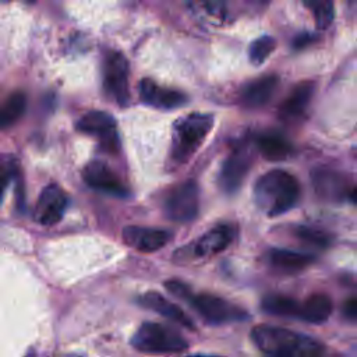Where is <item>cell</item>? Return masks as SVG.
Instances as JSON below:
<instances>
[{"mask_svg":"<svg viewBox=\"0 0 357 357\" xmlns=\"http://www.w3.org/2000/svg\"><path fill=\"white\" fill-rule=\"evenodd\" d=\"M251 340L268 357H324L326 351L315 337L268 324L254 326Z\"/></svg>","mask_w":357,"mask_h":357,"instance_id":"obj_1","label":"cell"},{"mask_svg":"<svg viewBox=\"0 0 357 357\" xmlns=\"http://www.w3.org/2000/svg\"><path fill=\"white\" fill-rule=\"evenodd\" d=\"M252 194L262 212L268 216H278L296 205L300 197V184L289 172L273 169L259 176Z\"/></svg>","mask_w":357,"mask_h":357,"instance_id":"obj_2","label":"cell"},{"mask_svg":"<svg viewBox=\"0 0 357 357\" xmlns=\"http://www.w3.org/2000/svg\"><path fill=\"white\" fill-rule=\"evenodd\" d=\"M213 127L211 113L194 112L177 119L172 128L169 158L176 165L185 163L202 145Z\"/></svg>","mask_w":357,"mask_h":357,"instance_id":"obj_3","label":"cell"},{"mask_svg":"<svg viewBox=\"0 0 357 357\" xmlns=\"http://www.w3.org/2000/svg\"><path fill=\"white\" fill-rule=\"evenodd\" d=\"M131 346L142 353H180L188 347L185 337L159 322L141 324L131 336Z\"/></svg>","mask_w":357,"mask_h":357,"instance_id":"obj_4","label":"cell"},{"mask_svg":"<svg viewBox=\"0 0 357 357\" xmlns=\"http://www.w3.org/2000/svg\"><path fill=\"white\" fill-rule=\"evenodd\" d=\"M185 301L208 324H212V325L241 322L250 318L248 312L244 308L215 294H209V293L194 294L191 291L190 296L185 298Z\"/></svg>","mask_w":357,"mask_h":357,"instance_id":"obj_5","label":"cell"},{"mask_svg":"<svg viewBox=\"0 0 357 357\" xmlns=\"http://www.w3.org/2000/svg\"><path fill=\"white\" fill-rule=\"evenodd\" d=\"M199 211V188L194 180H187L172 188L163 199L165 216L173 222L187 223Z\"/></svg>","mask_w":357,"mask_h":357,"instance_id":"obj_6","label":"cell"},{"mask_svg":"<svg viewBox=\"0 0 357 357\" xmlns=\"http://www.w3.org/2000/svg\"><path fill=\"white\" fill-rule=\"evenodd\" d=\"M102 84L106 95L119 106H126L130 100L128 91V61L117 50H109L103 57Z\"/></svg>","mask_w":357,"mask_h":357,"instance_id":"obj_7","label":"cell"},{"mask_svg":"<svg viewBox=\"0 0 357 357\" xmlns=\"http://www.w3.org/2000/svg\"><path fill=\"white\" fill-rule=\"evenodd\" d=\"M252 151L247 142L237 144L222 163L218 183L223 192L234 194L243 184L252 166Z\"/></svg>","mask_w":357,"mask_h":357,"instance_id":"obj_8","label":"cell"},{"mask_svg":"<svg viewBox=\"0 0 357 357\" xmlns=\"http://www.w3.org/2000/svg\"><path fill=\"white\" fill-rule=\"evenodd\" d=\"M75 127L78 131L98 138L103 151L112 153L120 149L116 120L112 114L103 110L86 112L78 119Z\"/></svg>","mask_w":357,"mask_h":357,"instance_id":"obj_9","label":"cell"},{"mask_svg":"<svg viewBox=\"0 0 357 357\" xmlns=\"http://www.w3.org/2000/svg\"><path fill=\"white\" fill-rule=\"evenodd\" d=\"M68 206V197L57 184H47L39 194L33 208V220L43 226H52L61 220Z\"/></svg>","mask_w":357,"mask_h":357,"instance_id":"obj_10","label":"cell"},{"mask_svg":"<svg viewBox=\"0 0 357 357\" xmlns=\"http://www.w3.org/2000/svg\"><path fill=\"white\" fill-rule=\"evenodd\" d=\"M82 178L86 185L105 194L124 198L128 195V188L119 176L102 160H91L82 169Z\"/></svg>","mask_w":357,"mask_h":357,"instance_id":"obj_11","label":"cell"},{"mask_svg":"<svg viewBox=\"0 0 357 357\" xmlns=\"http://www.w3.org/2000/svg\"><path fill=\"white\" fill-rule=\"evenodd\" d=\"M138 93L144 103L158 109H176L187 103L185 93L165 88L151 78H142L138 84Z\"/></svg>","mask_w":357,"mask_h":357,"instance_id":"obj_12","label":"cell"},{"mask_svg":"<svg viewBox=\"0 0 357 357\" xmlns=\"http://www.w3.org/2000/svg\"><path fill=\"white\" fill-rule=\"evenodd\" d=\"M121 237L128 247L141 252H153L160 250L170 240V233L155 227L126 226L121 231Z\"/></svg>","mask_w":357,"mask_h":357,"instance_id":"obj_13","label":"cell"},{"mask_svg":"<svg viewBox=\"0 0 357 357\" xmlns=\"http://www.w3.org/2000/svg\"><path fill=\"white\" fill-rule=\"evenodd\" d=\"M137 303L146 310L155 311L159 315L180 324L181 326H185L188 329H195L192 319L177 304L167 300L158 291H146V293L141 294L137 298Z\"/></svg>","mask_w":357,"mask_h":357,"instance_id":"obj_14","label":"cell"},{"mask_svg":"<svg viewBox=\"0 0 357 357\" xmlns=\"http://www.w3.org/2000/svg\"><path fill=\"white\" fill-rule=\"evenodd\" d=\"M279 85V77L275 74L259 77L245 84L240 91V100L245 107L257 109L266 105Z\"/></svg>","mask_w":357,"mask_h":357,"instance_id":"obj_15","label":"cell"},{"mask_svg":"<svg viewBox=\"0 0 357 357\" xmlns=\"http://www.w3.org/2000/svg\"><path fill=\"white\" fill-rule=\"evenodd\" d=\"M234 229L227 223H219L205 234H202L194 244L192 250L197 257L216 255L227 248L233 241Z\"/></svg>","mask_w":357,"mask_h":357,"instance_id":"obj_16","label":"cell"},{"mask_svg":"<svg viewBox=\"0 0 357 357\" xmlns=\"http://www.w3.org/2000/svg\"><path fill=\"white\" fill-rule=\"evenodd\" d=\"M314 89V81H301L297 85H294L279 107L280 117L287 121L300 119L310 105Z\"/></svg>","mask_w":357,"mask_h":357,"instance_id":"obj_17","label":"cell"},{"mask_svg":"<svg viewBox=\"0 0 357 357\" xmlns=\"http://www.w3.org/2000/svg\"><path fill=\"white\" fill-rule=\"evenodd\" d=\"M311 181L315 192L325 199L346 198L351 187H346L344 180L328 169H315L311 173Z\"/></svg>","mask_w":357,"mask_h":357,"instance_id":"obj_18","label":"cell"},{"mask_svg":"<svg viewBox=\"0 0 357 357\" xmlns=\"http://www.w3.org/2000/svg\"><path fill=\"white\" fill-rule=\"evenodd\" d=\"M255 146L265 159L272 162L284 160L293 152L290 141H287L282 134L276 131H266L259 134L255 139Z\"/></svg>","mask_w":357,"mask_h":357,"instance_id":"obj_19","label":"cell"},{"mask_svg":"<svg viewBox=\"0 0 357 357\" xmlns=\"http://www.w3.org/2000/svg\"><path fill=\"white\" fill-rule=\"evenodd\" d=\"M268 261L276 269L286 273H293L311 265L315 258L311 254H303L283 248H271L268 252Z\"/></svg>","mask_w":357,"mask_h":357,"instance_id":"obj_20","label":"cell"},{"mask_svg":"<svg viewBox=\"0 0 357 357\" xmlns=\"http://www.w3.org/2000/svg\"><path fill=\"white\" fill-rule=\"evenodd\" d=\"M332 314V301L326 294L315 293L310 296L300 308L298 318L310 324H322Z\"/></svg>","mask_w":357,"mask_h":357,"instance_id":"obj_21","label":"cell"},{"mask_svg":"<svg viewBox=\"0 0 357 357\" xmlns=\"http://www.w3.org/2000/svg\"><path fill=\"white\" fill-rule=\"evenodd\" d=\"M261 308L271 314V315H278V317H297L300 315V308L301 304L283 294H268L262 298L261 301Z\"/></svg>","mask_w":357,"mask_h":357,"instance_id":"obj_22","label":"cell"},{"mask_svg":"<svg viewBox=\"0 0 357 357\" xmlns=\"http://www.w3.org/2000/svg\"><path fill=\"white\" fill-rule=\"evenodd\" d=\"M26 96L21 91H15L7 96L0 109V123L3 128L14 124L25 112Z\"/></svg>","mask_w":357,"mask_h":357,"instance_id":"obj_23","label":"cell"},{"mask_svg":"<svg viewBox=\"0 0 357 357\" xmlns=\"http://www.w3.org/2000/svg\"><path fill=\"white\" fill-rule=\"evenodd\" d=\"M275 47H276L275 39L269 35H262L251 42L248 47V59L254 66H259L269 57V54L275 50Z\"/></svg>","mask_w":357,"mask_h":357,"instance_id":"obj_24","label":"cell"},{"mask_svg":"<svg viewBox=\"0 0 357 357\" xmlns=\"http://www.w3.org/2000/svg\"><path fill=\"white\" fill-rule=\"evenodd\" d=\"M293 233L301 241H304L307 244H311V245H315V247H319V248H325L331 244V237L325 231L318 230L315 227L300 225V226L294 227Z\"/></svg>","mask_w":357,"mask_h":357,"instance_id":"obj_25","label":"cell"},{"mask_svg":"<svg viewBox=\"0 0 357 357\" xmlns=\"http://www.w3.org/2000/svg\"><path fill=\"white\" fill-rule=\"evenodd\" d=\"M305 7H308L315 18L317 28L325 29L331 25L333 20V3L331 1H305Z\"/></svg>","mask_w":357,"mask_h":357,"instance_id":"obj_26","label":"cell"},{"mask_svg":"<svg viewBox=\"0 0 357 357\" xmlns=\"http://www.w3.org/2000/svg\"><path fill=\"white\" fill-rule=\"evenodd\" d=\"M342 312H343V315H344L347 319L357 321V297L347 298V300L343 303Z\"/></svg>","mask_w":357,"mask_h":357,"instance_id":"obj_27","label":"cell"},{"mask_svg":"<svg viewBox=\"0 0 357 357\" xmlns=\"http://www.w3.org/2000/svg\"><path fill=\"white\" fill-rule=\"evenodd\" d=\"M312 40H314V35L307 33V32H303V33H300V35H297V36L294 38L293 46H294L296 49H301V47L307 46L308 43H311Z\"/></svg>","mask_w":357,"mask_h":357,"instance_id":"obj_28","label":"cell"},{"mask_svg":"<svg viewBox=\"0 0 357 357\" xmlns=\"http://www.w3.org/2000/svg\"><path fill=\"white\" fill-rule=\"evenodd\" d=\"M347 198L357 204V187H351V188H350V191H349V194H347Z\"/></svg>","mask_w":357,"mask_h":357,"instance_id":"obj_29","label":"cell"}]
</instances>
